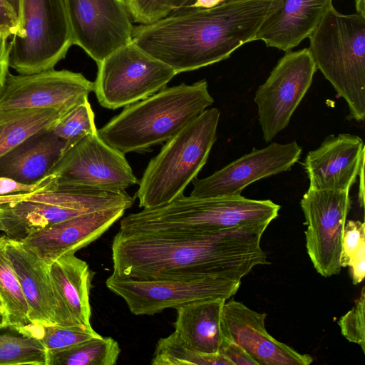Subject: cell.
<instances>
[{
    "mask_svg": "<svg viewBox=\"0 0 365 365\" xmlns=\"http://www.w3.org/2000/svg\"><path fill=\"white\" fill-rule=\"evenodd\" d=\"M9 38L0 34V95L1 94L8 73H9Z\"/></svg>",
    "mask_w": 365,
    "mask_h": 365,
    "instance_id": "cell-37",
    "label": "cell"
},
{
    "mask_svg": "<svg viewBox=\"0 0 365 365\" xmlns=\"http://www.w3.org/2000/svg\"><path fill=\"white\" fill-rule=\"evenodd\" d=\"M42 189L43 185L41 181L36 184L28 185L9 178L0 176V196L38 192Z\"/></svg>",
    "mask_w": 365,
    "mask_h": 365,
    "instance_id": "cell-36",
    "label": "cell"
},
{
    "mask_svg": "<svg viewBox=\"0 0 365 365\" xmlns=\"http://www.w3.org/2000/svg\"><path fill=\"white\" fill-rule=\"evenodd\" d=\"M93 91L101 106L115 110L143 100L165 88L177 74L133 41L97 63Z\"/></svg>",
    "mask_w": 365,
    "mask_h": 365,
    "instance_id": "cell-9",
    "label": "cell"
},
{
    "mask_svg": "<svg viewBox=\"0 0 365 365\" xmlns=\"http://www.w3.org/2000/svg\"><path fill=\"white\" fill-rule=\"evenodd\" d=\"M219 353L229 360L232 365H258L241 346L224 337Z\"/></svg>",
    "mask_w": 365,
    "mask_h": 365,
    "instance_id": "cell-35",
    "label": "cell"
},
{
    "mask_svg": "<svg viewBox=\"0 0 365 365\" xmlns=\"http://www.w3.org/2000/svg\"><path fill=\"white\" fill-rule=\"evenodd\" d=\"M5 328H6V327H3V326H0V329H5ZM7 328H8V327H7Z\"/></svg>",
    "mask_w": 365,
    "mask_h": 365,
    "instance_id": "cell-45",
    "label": "cell"
},
{
    "mask_svg": "<svg viewBox=\"0 0 365 365\" xmlns=\"http://www.w3.org/2000/svg\"><path fill=\"white\" fill-rule=\"evenodd\" d=\"M72 45L64 0H21V28L9 42V67L19 74L53 69Z\"/></svg>",
    "mask_w": 365,
    "mask_h": 365,
    "instance_id": "cell-7",
    "label": "cell"
},
{
    "mask_svg": "<svg viewBox=\"0 0 365 365\" xmlns=\"http://www.w3.org/2000/svg\"><path fill=\"white\" fill-rule=\"evenodd\" d=\"M50 130L66 143L64 153L84 136L97 131L88 99L63 113Z\"/></svg>",
    "mask_w": 365,
    "mask_h": 365,
    "instance_id": "cell-29",
    "label": "cell"
},
{
    "mask_svg": "<svg viewBox=\"0 0 365 365\" xmlns=\"http://www.w3.org/2000/svg\"><path fill=\"white\" fill-rule=\"evenodd\" d=\"M267 225L200 234L126 233L112 242L113 274L136 279L222 275L241 280L267 264L260 247Z\"/></svg>",
    "mask_w": 365,
    "mask_h": 365,
    "instance_id": "cell-1",
    "label": "cell"
},
{
    "mask_svg": "<svg viewBox=\"0 0 365 365\" xmlns=\"http://www.w3.org/2000/svg\"><path fill=\"white\" fill-rule=\"evenodd\" d=\"M6 236H0V297L6 307L8 325L38 339V331L29 317V307L6 252Z\"/></svg>",
    "mask_w": 365,
    "mask_h": 365,
    "instance_id": "cell-25",
    "label": "cell"
},
{
    "mask_svg": "<svg viewBox=\"0 0 365 365\" xmlns=\"http://www.w3.org/2000/svg\"><path fill=\"white\" fill-rule=\"evenodd\" d=\"M265 313L243 303L225 302L220 319L223 337L241 346L258 365H309L313 358L277 341L265 329Z\"/></svg>",
    "mask_w": 365,
    "mask_h": 365,
    "instance_id": "cell-16",
    "label": "cell"
},
{
    "mask_svg": "<svg viewBox=\"0 0 365 365\" xmlns=\"http://www.w3.org/2000/svg\"><path fill=\"white\" fill-rule=\"evenodd\" d=\"M193 1L194 0H174L173 10L172 13L189 9Z\"/></svg>",
    "mask_w": 365,
    "mask_h": 365,
    "instance_id": "cell-40",
    "label": "cell"
},
{
    "mask_svg": "<svg viewBox=\"0 0 365 365\" xmlns=\"http://www.w3.org/2000/svg\"><path fill=\"white\" fill-rule=\"evenodd\" d=\"M241 280L222 275L136 279L112 274L106 287L125 302L135 315H153L195 301L235 294Z\"/></svg>",
    "mask_w": 365,
    "mask_h": 365,
    "instance_id": "cell-8",
    "label": "cell"
},
{
    "mask_svg": "<svg viewBox=\"0 0 365 365\" xmlns=\"http://www.w3.org/2000/svg\"><path fill=\"white\" fill-rule=\"evenodd\" d=\"M365 247V225L360 221L348 220L345 223L340 258L341 267H349L355 254Z\"/></svg>",
    "mask_w": 365,
    "mask_h": 365,
    "instance_id": "cell-33",
    "label": "cell"
},
{
    "mask_svg": "<svg viewBox=\"0 0 365 365\" xmlns=\"http://www.w3.org/2000/svg\"><path fill=\"white\" fill-rule=\"evenodd\" d=\"M226 299L195 301L175 309V332L188 347L197 351L219 353L223 340L220 319Z\"/></svg>",
    "mask_w": 365,
    "mask_h": 365,
    "instance_id": "cell-23",
    "label": "cell"
},
{
    "mask_svg": "<svg viewBox=\"0 0 365 365\" xmlns=\"http://www.w3.org/2000/svg\"><path fill=\"white\" fill-rule=\"evenodd\" d=\"M309 51L349 108L348 118H365V17L344 14L333 5L309 37Z\"/></svg>",
    "mask_w": 365,
    "mask_h": 365,
    "instance_id": "cell-5",
    "label": "cell"
},
{
    "mask_svg": "<svg viewBox=\"0 0 365 365\" xmlns=\"http://www.w3.org/2000/svg\"><path fill=\"white\" fill-rule=\"evenodd\" d=\"M56 307L55 324L93 329L90 290L94 273L88 264L68 254L49 265Z\"/></svg>",
    "mask_w": 365,
    "mask_h": 365,
    "instance_id": "cell-19",
    "label": "cell"
},
{
    "mask_svg": "<svg viewBox=\"0 0 365 365\" xmlns=\"http://www.w3.org/2000/svg\"><path fill=\"white\" fill-rule=\"evenodd\" d=\"M153 365H232L220 353L208 354L188 348L174 331L160 339L151 361Z\"/></svg>",
    "mask_w": 365,
    "mask_h": 365,
    "instance_id": "cell-28",
    "label": "cell"
},
{
    "mask_svg": "<svg viewBox=\"0 0 365 365\" xmlns=\"http://www.w3.org/2000/svg\"><path fill=\"white\" fill-rule=\"evenodd\" d=\"M364 165V142L348 133L327 136L303 163L310 188L344 191H349Z\"/></svg>",
    "mask_w": 365,
    "mask_h": 365,
    "instance_id": "cell-18",
    "label": "cell"
},
{
    "mask_svg": "<svg viewBox=\"0 0 365 365\" xmlns=\"http://www.w3.org/2000/svg\"><path fill=\"white\" fill-rule=\"evenodd\" d=\"M93 329L52 324L43 327L39 339L48 356L57 352L69 349L86 340L99 336Z\"/></svg>",
    "mask_w": 365,
    "mask_h": 365,
    "instance_id": "cell-30",
    "label": "cell"
},
{
    "mask_svg": "<svg viewBox=\"0 0 365 365\" xmlns=\"http://www.w3.org/2000/svg\"><path fill=\"white\" fill-rule=\"evenodd\" d=\"M6 329H0V365H48L47 351L40 339Z\"/></svg>",
    "mask_w": 365,
    "mask_h": 365,
    "instance_id": "cell-27",
    "label": "cell"
},
{
    "mask_svg": "<svg viewBox=\"0 0 365 365\" xmlns=\"http://www.w3.org/2000/svg\"><path fill=\"white\" fill-rule=\"evenodd\" d=\"M316 71L308 48L289 51L279 59L265 82L259 86L255 103L266 143L287 126L309 90Z\"/></svg>",
    "mask_w": 365,
    "mask_h": 365,
    "instance_id": "cell-11",
    "label": "cell"
},
{
    "mask_svg": "<svg viewBox=\"0 0 365 365\" xmlns=\"http://www.w3.org/2000/svg\"><path fill=\"white\" fill-rule=\"evenodd\" d=\"M365 290L362 288L359 298L351 310L338 321L341 334L350 342L359 344L365 353Z\"/></svg>",
    "mask_w": 365,
    "mask_h": 365,
    "instance_id": "cell-31",
    "label": "cell"
},
{
    "mask_svg": "<svg viewBox=\"0 0 365 365\" xmlns=\"http://www.w3.org/2000/svg\"><path fill=\"white\" fill-rule=\"evenodd\" d=\"M220 116L217 108L206 109L166 141L140 179L135 195L139 207L160 206L183 194L207 160Z\"/></svg>",
    "mask_w": 365,
    "mask_h": 365,
    "instance_id": "cell-6",
    "label": "cell"
},
{
    "mask_svg": "<svg viewBox=\"0 0 365 365\" xmlns=\"http://www.w3.org/2000/svg\"><path fill=\"white\" fill-rule=\"evenodd\" d=\"M6 247L29 307V319L39 337L43 327L55 324L56 302L49 265L19 240L6 236Z\"/></svg>",
    "mask_w": 365,
    "mask_h": 365,
    "instance_id": "cell-21",
    "label": "cell"
},
{
    "mask_svg": "<svg viewBox=\"0 0 365 365\" xmlns=\"http://www.w3.org/2000/svg\"><path fill=\"white\" fill-rule=\"evenodd\" d=\"M280 206L269 200L241 195L212 197H186L124 217L120 230L126 233L200 234L257 225H267Z\"/></svg>",
    "mask_w": 365,
    "mask_h": 365,
    "instance_id": "cell-4",
    "label": "cell"
},
{
    "mask_svg": "<svg viewBox=\"0 0 365 365\" xmlns=\"http://www.w3.org/2000/svg\"><path fill=\"white\" fill-rule=\"evenodd\" d=\"M358 14L365 17V0H354Z\"/></svg>",
    "mask_w": 365,
    "mask_h": 365,
    "instance_id": "cell-41",
    "label": "cell"
},
{
    "mask_svg": "<svg viewBox=\"0 0 365 365\" xmlns=\"http://www.w3.org/2000/svg\"><path fill=\"white\" fill-rule=\"evenodd\" d=\"M41 181L42 190L83 187L124 191L138 183L125 154L106 143L98 130L68 148Z\"/></svg>",
    "mask_w": 365,
    "mask_h": 365,
    "instance_id": "cell-10",
    "label": "cell"
},
{
    "mask_svg": "<svg viewBox=\"0 0 365 365\" xmlns=\"http://www.w3.org/2000/svg\"><path fill=\"white\" fill-rule=\"evenodd\" d=\"M213 103L205 79L165 87L125 107L98 134L124 154L145 151L170 139Z\"/></svg>",
    "mask_w": 365,
    "mask_h": 365,
    "instance_id": "cell-3",
    "label": "cell"
},
{
    "mask_svg": "<svg viewBox=\"0 0 365 365\" xmlns=\"http://www.w3.org/2000/svg\"><path fill=\"white\" fill-rule=\"evenodd\" d=\"M94 83L82 73L54 68L31 74L8 73L0 95V115L53 108L65 113L88 99Z\"/></svg>",
    "mask_w": 365,
    "mask_h": 365,
    "instance_id": "cell-14",
    "label": "cell"
},
{
    "mask_svg": "<svg viewBox=\"0 0 365 365\" xmlns=\"http://www.w3.org/2000/svg\"><path fill=\"white\" fill-rule=\"evenodd\" d=\"M31 194L32 193H22V194L0 196V205L25 200L26 198L29 197Z\"/></svg>",
    "mask_w": 365,
    "mask_h": 365,
    "instance_id": "cell-39",
    "label": "cell"
},
{
    "mask_svg": "<svg viewBox=\"0 0 365 365\" xmlns=\"http://www.w3.org/2000/svg\"><path fill=\"white\" fill-rule=\"evenodd\" d=\"M73 45L97 63L133 41L125 0H64Z\"/></svg>",
    "mask_w": 365,
    "mask_h": 365,
    "instance_id": "cell-13",
    "label": "cell"
},
{
    "mask_svg": "<svg viewBox=\"0 0 365 365\" xmlns=\"http://www.w3.org/2000/svg\"><path fill=\"white\" fill-rule=\"evenodd\" d=\"M354 284H359L365 276V247H361L353 257L349 265Z\"/></svg>",
    "mask_w": 365,
    "mask_h": 365,
    "instance_id": "cell-38",
    "label": "cell"
},
{
    "mask_svg": "<svg viewBox=\"0 0 365 365\" xmlns=\"http://www.w3.org/2000/svg\"><path fill=\"white\" fill-rule=\"evenodd\" d=\"M0 326H3L4 327H9L6 320L5 319L4 317L0 312Z\"/></svg>",
    "mask_w": 365,
    "mask_h": 365,
    "instance_id": "cell-43",
    "label": "cell"
},
{
    "mask_svg": "<svg viewBox=\"0 0 365 365\" xmlns=\"http://www.w3.org/2000/svg\"><path fill=\"white\" fill-rule=\"evenodd\" d=\"M63 113L53 108H40L0 115V158L30 137L50 130Z\"/></svg>",
    "mask_w": 365,
    "mask_h": 365,
    "instance_id": "cell-24",
    "label": "cell"
},
{
    "mask_svg": "<svg viewBox=\"0 0 365 365\" xmlns=\"http://www.w3.org/2000/svg\"><path fill=\"white\" fill-rule=\"evenodd\" d=\"M65 146L66 143L51 130L33 135L0 158V176L36 184L58 161Z\"/></svg>",
    "mask_w": 365,
    "mask_h": 365,
    "instance_id": "cell-22",
    "label": "cell"
},
{
    "mask_svg": "<svg viewBox=\"0 0 365 365\" xmlns=\"http://www.w3.org/2000/svg\"><path fill=\"white\" fill-rule=\"evenodd\" d=\"M21 0H0V34L9 38L21 28Z\"/></svg>",
    "mask_w": 365,
    "mask_h": 365,
    "instance_id": "cell-34",
    "label": "cell"
},
{
    "mask_svg": "<svg viewBox=\"0 0 365 365\" xmlns=\"http://www.w3.org/2000/svg\"><path fill=\"white\" fill-rule=\"evenodd\" d=\"M302 148L297 142L273 143L254 149L213 174L192 180L195 197H212L241 195L251 183L289 170L300 158Z\"/></svg>",
    "mask_w": 365,
    "mask_h": 365,
    "instance_id": "cell-15",
    "label": "cell"
},
{
    "mask_svg": "<svg viewBox=\"0 0 365 365\" xmlns=\"http://www.w3.org/2000/svg\"><path fill=\"white\" fill-rule=\"evenodd\" d=\"M0 312L3 314V316L4 317L5 319L7 322V324H8L7 311H6V307H5V305H4V302H3L1 297H0Z\"/></svg>",
    "mask_w": 365,
    "mask_h": 365,
    "instance_id": "cell-42",
    "label": "cell"
},
{
    "mask_svg": "<svg viewBox=\"0 0 365 365\" xmlns=\"http://www.w3.org/2000/svg\"><path fill=\"white\" fill-rule=\"evenodd\" d=\"M120 349L111 337L99 336L48 356V365H115Z\"/></svg>",
    "mask_w": 365,
    "mask_h": 365,
    "instance_id": "cell-26",
    "label": "cell"
},
{
    "mask_svg": "<svg viewBox=\"0 0 365 365\" xmlns=\"http://www.w3.org/2000/svg\"><path fill=\"white\" fill-rule=\"evenodd\" d=\"M280 0H228L210 9H187L133 27V42L176 74L227 59L253 41Z\"/></svg>",
    "mask_w": 365,
    "mask_h": 365,
    "instance_id": "cell-2",
    "label": "cell"
},
{
    "mask_svg": "<svg viewBox=\"0 0 365 365\" xmlns=\"http://www.w3.org/2000/svg\"><path fill=\"white\" fill-rule=\"evenodd\" d=\"M300 204L307 226V252L314 267L324 277L339 274L344 229L351 208L349 191L309 187Z\"/></svg>",
    "mask_w": 365,
    "mask_h": 365,
    "instance_id": "cell-12",
    "label": "cell"
},
{
    "mask_svg": "<svg viewBox=\"0 0 365 365\" xmlns=\"http://www.w3.org/2000/svg\"><path fill=\"white\" fill-rule=\"evenodd\" d=\"M132 20L139 24H152L172 13L174 0H125Z\"/></svg>",
    "mask_w": 365,
    "mask_h": 365,
    "instance_id": "cell-32",
    "label": "cell"
},
{
    "mask_svg": "<svg viewBox=\"0 0 365 365\" xmlns=\"http://www.w3.org/2000/svg\"><path fill=\"white\" fill-rule=\"evenodd\" d=\"M333 0H280L264 20L254 41L267 47L291 51L316 29Z\"/></svg>",
    "mask_w": 365,
    "mask_h": 365,
    "instance_id": "cell-20",
    "label": "cell"
},
{
    "mask_svg": "<svg viewBox=\"0 0 365 365\" xmlns=\"http://www.w3.org/2000/svg\"><path fill=\"white\" fill-rule=\"evenodd\" d=\"M3 226L1 222V207L0 206V231H2Z\"/></svg>",
    "mask_w": 365,
    "mask_h": 365,
    "instance_id": "cell-44",
    "label": "cell"
},
{
    "mask_svg": "<svg viewBox=\"0 0 365 365\" xmlns=\"http://www.w3.org/2000/svg\"><path fill=\"white\" fill-rule=\"evenodd\" d=\"M124 207L84 214L34 232L21 242L48 265L58 258L75 254L104 234L121 218Z\"/></svg>",
    "mask_w": 365,
    "mask_h": 365,
    "instance_id": "cell-17",
    "label": "cell"
}]
</instances>
